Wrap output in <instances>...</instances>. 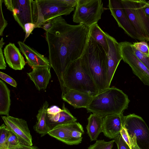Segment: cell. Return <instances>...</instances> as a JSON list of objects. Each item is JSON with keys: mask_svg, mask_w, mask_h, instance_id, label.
Here are the masks:
<instances>
[{"mask_svg": "<svg viewBox=\"0 0 149 149\" xmlns=\"http://www.w3.org/2000/svg\"><path fill=\"white\" fill-rule=\"evenodd\" d=\"M123 114H114L103 118L102 132L106 137L114 139L120 135L123 127Z\"/></svg>", "mask_w": 149, "mask_h": 149, "instance_id": "14", "label": "cell"}, {"mask_svg": "<svg viewBox=\"0 0 149 149\" xmlns=\"http://www.w3.org/2000/svg\"><path fill=\"white\" fill-rule=\"evenodd\" d=\"M119 43L122 59L130 66L133 73L145 85L149 86V70L135 54L133 44L127 41Z\"/></svg>", "mask_w": 149, "mask_h": 149, "instance_id": "9", "label": "cell"}, {"mask_svg": "<svg viewBox=\"0 0 149 149\" xmlns=\"http://www.w3.org/2000/svg\"><path fill=\"white\" fill-rule=\"evenodd\" d=\"M36 28V25L33 23H28L24 25V32L25 33V35L23 42H24L32 33L33 29Z\"/></svg>", "mask_w": 149, "mask_h": 149, "instance_id": "34", "label": "cell"}, {"mask_svg": "<svg viewBox=\"0 0 149 149\" xmlns=\"http://www.w3.org/2000/svg\"><path fill=\"white\" fill-rule=\"evenodd\" d=\"M5 125L18 138L20 143L32 146V138L26 121L10 116H1Z\"/></svg>", "mask_w": 149, "mask_h": 149, "instance_id": "11", "label": "cell"}, {"mask_svg": "<svg viewBox=\"0 0 149 149\" xmlns=\"http://www.w3.org/2000/svg\"><path fill=\"white\" fill-rule=\"evenodd\" d=\"M4 44L2 37L0 41V69L1 70L5 69L6 67L2 51V48Z\"/></svg>", "mask_w": 149, "mask_h": 149, "instance_id": "35", "label": "cell"}, {"mask_svg": "<svg viewBox=\"0 0 149 149\" xmlns=\"http://www.w3.org/2000/svg\"><path fill=\"white\" fill-rule=\"evenodd\" d=\"M130 100L122 90L114 87L99 92L93 97L86 108L88 112H92L103 118L109 115L123 114L127 109Z\"/></svg>", "mask_w": 149, "mask_h": 149, "instance_id": "3", "label": "cell"}, {"mask_svg": "<svg viewBox=\"0 0 149 149\" xmlns=\"http://www.w3.org/2000/svg\"><path fill=\"white\" fill-rule=\"evenodd\" d=\"M64 82L65 92L74 90L93 97L99 93L94 82L82 67L80 58L72 62L67 68Z\"/></svg>", "mask_w": 149, "mask_h": 149, "instance_id": "5", "label": "cell"}, {"mask_svg": "<svg viewBox=\"0 0 149 149\" xmlns=\"http://www.w3.org/2000/svg\"><path fill=\"white\" fill-rule=\"evenodd\" d=\"M3 1L7 9L13 12L14 8L12 0H4Z\"/></svg>", "mask_w": 149, "mask_h": 149, "instance_id": "39", "label": "cell"}, {"mask_svg": "<svg viewBox=\"0 0 149 149\" xmlns=\"http://www.w3.org/2000/svg\"><path fill=\"white\" fill-rule=\"evenodd\" d=\"M7 149H39V148L36 146H30L23 144L21 143L18 144L10 146Z\"/></svg>", "mask_w": 149, "mask_h": 149, "instance_id": "36", "label": "cell"}, {"mask_svg": "<svg viewBox=\"0 0 149 149\" xmlns=\"http://www.w3.org/2000/svg\"><path fill=\"white\" fill-rule=\"evenodd\" d=\"M139 40L149 42V17L143 9L145 0H120Z\"/></svg>", "mask_w": 149, "mask_h": 149, "instance_id": "6", "label": "cell"}, {"mask_svg": "<svg viewBox=\"0 0 149 149\" xmlns=\"http://www.w3.org/2000/svg\"><path fill=\"white\" fill-rule=\"evenodd\" d=\"M84 133L82 125L76 121L73 122L71 130L70 136L76 145L79 144L81 142L82 135Z\"/></svg>", "mask_w": 149, "mask_h": 149, "instance_id": "25", "label": "cell"}, {"mask_svg": "<svg viewBox=\"0 0 149 149\" xmlns=\"http://www.w3.org/2000/svg\"><path fill=\"white\" fill-rule=\"evenodd\" d=\"M0 77L2 80H4L11 86L14 87H17V84L16 81L8 75L3 72H0Z\"/></svg>", "mask_w": 149, "mask_h": 149, "instance_id": "33", "label": "cell"}, {"mask_svg": "<svg viewBox=\"0 0 149 149\" xmlns=\"http://www.w3.org/2000/svg\"><path fill=\"white\" fill-rule=\"evenodd\" d=\"M51 20L53 26L45 33L49 60L57 77L63 95L65 92L66 70L72 62L81 56L90 36V28L82 24H69L62 16Z\"/></svg>", "mask_w": 149, "mask_h": 149, "instance_id": "1", "label": "cell"}, {"mask_svg": "<svg viewBox=\"0 0 149 149\" xmlns=\"http://www.w3.org/2000/svg\"><path fill=\"white\" fill-rule=\"evenodd\" d=\"M49 104L45 101L38 111L36 116L37 122L33 127L34 130L43 136L47 134L50 129L47 126L46 121L47 110Z\"/></svg>", "mask_w": 149, "mask_h": 149, "instance_id": "22", "label": "cell"}, {"mask_svg": "<svg viewBox=\"0 0 149 149\" xmlns=\"http://www.w3.org/2000/svg\"><path fill=\"white\" fill-rule=\"evenodd\" d=\"M133 46L142 53L149 56V46L145 41L134 42Z\"/></svg>", "mask_w": 149, "mask_h": 149, "instance_id": "28", "label": "cell"}, {"mask_svg": "<svg viewBox=\"0 0 149 149\" xmlns=\"http://www.w3.org/2000/svg\"><path fill=\"white\" fill-rule=\"evenodd\" d=\"M75 7L73 22L89 27L97 23L104 10L101 0H78Z\"/></svg>", "mask_w": 149, "mask_h": 149, "instance_id": "7", "label": "cell"}, {"mask_svg": "<svg viewBox=\"0 0 149 149\" xmlns=\"http://www.w3.org/2000/svg\"><path fill=\"white\" fill-rule=\"evenodd\" d=\"M53 25V24L50 19L47 23L43 25L41 28L43 29L46 31H47L52 28Z\"/></svg>", "mask_w": 149, "mask_h": 149, "instance_id": "41", "label": "cell"}, {"mask_svg": "<svg viewBox=\"0 0 149 149\" xmlns=\"http://www.w3.org/2000/svg\"><path fill=\"white\" fill-rule=\"evenodd\" d=\"M131 149H141L137 145L135 136L130 137Z\"/></svg>", "mask_w": 149, "mask_h": 149, "instance_id": "40", "label": "cell"}, {"mask_svg": "<svg viewBox=\"0 0 149 149\" xmlns=\"http://www.w3.org/2000/svg\"><path fill=\"white\" fill-rule=\"evenodd\" d=\"M77 119L70 113L63 104L62 111L55 115L47 114L46 121L50 130L55 127L60 125L76 121Z\"/></svg>", "mask_w": 149, "mask_h": 149, "instance_id": "19", "label": "cell"}, {"mask_svg": "<svg viewBox=\"0 0 149 149\" xmlns=\"http://www.w3.org/2000/svg\"><path fill=\"white\" fill-rule=\"evenodd\" d=\"M47 66H37L32 68V70L27 73L39 91L45 89L51 77L50 68Z\"/></svg>", "mask_w": 149, "mask_h": 149, "instance_id": "17", "label": "cell"}, {"mask_svg": "<svg viewBox=\"0 0 149 149\" xmlns=\"http://www.w3.org/2000/svg\"><path fill=\"white\" fill-rule=\"evenodd\" d=\"M123 126L130 137L135 136L141 149H149V128L141 117L134 113L124 116Z\"/></svg>", "mask_w": 149, "mask_h": 149, "instance_id": "8", "label": "cell"}, {"mask_svg": "<svg viewBox=\"0 0 149 149\" xmlns=\"http://www.w3.org/2000/svg\"><path fill=\"white\" fill-rule=\"evenodd\" d=\"M80 58L82 67L93 80L99 92L110 87L107 79L106 53L90 35Z\"/></svg>", "mask_w": 149, "mask_h": 149, "instance_id": "2", "label": "cell"}, {"mask_svg": "<svg viewBox=\"0 0 149 149\" xmlns=\"http://www.w3.org/2000/svg\"><path fill=\"white\" fill-rule=\"evenodd\" d=\"M17 43L20 51L25 56L27 63L30 67L32 68L37 66L51 67L49 59L43 55L23 42L19 41Z\"/></svg>", "mask_w": 149, "mask_h": 149, "instance_id": "15", "label": "cell"}, {"mask_svg": "<svg viewBox=\"0 0 149 149\" xmlns=\"http://www.w3.org/2000/svg\"><path fill=\"white\" fill-rule=\"evenodd\" d=\"M73 122L57 125L51 130L48 134L67 145H75L76 143L70 136L71 130Z\"/></svg>", "mask_w": 149, "mask_h": 149, "instance_id": "20", "label": "cell"}, {"mask_svg": "<svg viewBox=\"0 0 149 149\" xmlns=\"http://www.w3.org/2000/svg\"><path fill=\"white\" fill-rule=\"evenodd\" d=\"M147 2V3L149 4V1H148Z\"/></svg>", "mask_w": 149, "mask_h": 149, "instance_id": "43", "label": "cell"}, {"mask_svg": "<svg viewBox=\"0 0 149 149\" xmlns=\"http://www.w3.org/2000/svg\"><path fill=\"white\" fill-rule=\"evenodd\" d=\"M109 46L107 57V79L108 85L110 86L116 69L122 57L119 43L113 37L107 33L104 32Z\"/></svg>", "mask_w": 149, "mask_h": 149, "instance_id": "12", "label": "cell"}, {"mask_svg": "<svg viewBox=\"0 0 149 149\" xmlns=\"http://www.w3.org/2000/svg\"><path fill=\"white\" fill-rule=\"evenodd\" d=\"M114 140L117 145L118 149H131L120 134Z\"/></svg>", "mask_w": 149, "mask_h": 149, "instance_id": "32", "label": "cell"}, {"mask_svg": "<svg viewBox=\"0 0 149 149\" xmlns=\"http://www.w3.org/2000/svg\"><path fill=\"white\" fill-rule=\"evenodd\" d=\"M33 23L41 28L50 20L69 15L74 9L75 0H31Z\"/></svg>", "mask_w": 149, "mask_h": 149, "instance_id": "4", "label": "cell"}, {"mask_svg": "<svg viewBox=\"0 0 149 149\" xmlns=\"http://www.w3.org/2000/svg\"><path fill=\"white\" fill-rule=\"evenodd\" d=\"M11 104L10 92L6 85L0 80V114L9 116Z\"/></svg>", "mask_w": 149, "mask_h": 149, "instance_id": "23", "label": "cell"}, {"mask_svg": "<svg viewBox=\"0 0 149 149\" xmlns=\"http://www.w3.org/2000/svg\"><path fill=\"white\" fill-rule=\"evenodd\" d=\"M3 54L6 63L9 66L15 70L23 69L25 62L19 49L14 43H9L4 49Z\"/></svg>", "mask_w": 149, "mask_h": 149, "instance_id": "16", "label": "cell"}, {"mask_svg": "<svg viewBox=\"0 0 149 149\" xmlns=\"http://www.w3.org/2000/svg\"><path fill=\"white\" fill-rule=\"evenodd\" d=\"M88 120L87 133L91 141L96 140L100 134L102 132L103 118L92 113L89 116Z\"/></svg>", "mask_w": 149, "mask_h": 149, "instance_id": "21", "label": "cell"}, {"mask_svg": "<svg viewBox=\"0 0 149 149\" xmlns=\"http://www.w3.org/2000/svg\"><path fill=\"white\" fill-rule=\"evenodd\" d=\"M132 48L136 56L149 70V56L143 54L140 52L134 47L133 45Z\"/></svg>", "mask_w": 149, "mask_h": 149, "instance_id": "29", "label": "cell"}, {"mask_svg": "<svg viewBox=\"0 0 149 149\" xmlns=\"http://www.w3.org/2000/svg\"><path fill=\"white\" fill-rule=\"evenodd\" d=\"M62 109L58 106L54 105L48 108L47 110V113L48 114L54 115L60 113Z\"/></svg>", "mask_w": 149, "mask_h": 149, "instance_id": "38", "label": "cell"}, {"mask_svg": "<svg viewBox=\"0 0 149 149\" xmlns=\"http://www.w3.org/2000/svg\"><path fill=\"white\" fill-rule=\"evenodd\" d=\"M120 134L125 141L131 148L130 138L126 129L123 126L121 131Z\"/></svg>", "mask_w": 149, "mask_h": 149, "instance_id": "37", "label": "cell"}, {"mask_svg": "<svg viewBox=\"0 0 149 149\" xmlns=\"http://www.w3.org/2000/svg\"><path fill=\"white\" fill-rule=\"evenodd\" d=\"M90 35L104 49L107 54L109 50V46L104 32L96 23L90 27Z\"/></svg>", "mask_w": 149, "mask_h": 149, "instance_id": "24", "label": "cell"}, {"mask_svg": "<svg viewBox=\"0 0 149 149\" xmlns=\"http://www.w3.org/2000/svg\"><path fill=\"white\" fill-rule=\"evenodd\" d=\"M3 0H0V36L3 35V31L6 27L8 23L3 15L2 9V3Z\"/></svg>", "mask_w": 149, "mask_h": 149, "instance_id": "30", "label": "cell"}, {"mask_svg": "<svg viewBox=\"0 0 149 149\" xmlns=\"http://www.w3.org/2000/svg\"><path fill=\"white\" fill-rule=\"evenodd\" d=\"M108 7L111 15L122 28L130 37L139 40L135 31L127 15L120 0H109Z\"/></svg>", "mask_w": 149, "mask_h": 149, "instance_id": "10", "label": "cell"}, {"mask_svg": "<svg viewBox=\"0 0 149 149\" xmlns=\"http://www.w3.org/2000/svg\"><path fill=\"white\" fill-rule=\"evenodd\" d=\"M114 142V139L109 141L104 140H97L94 144L91 145L88 149H111Z\"/></svg>", "mask_w": 149, "mask_h": 149, "instance_id": "26", "label": "cell"}, {"mask_svg": "<svg viewBox=\"0 0 149 149\" xmlns=\"http://www.w3.org/2000/svg\"><path fill=\"white\" fill-rule=\"evenodd\" d=\"M20 142L17 137L10 131V134L5 144L6 149L10 146L17 145Z\"/></svg>", "mask_w": 149, "mask_h": 149, "instance_id": "31", "label": "cell"}, {"mask_svg": "<svg viewBox=\"0 0 149 149\" xmlns=\"http://www.w3.org/2000/svg\"><path fill=\"white\" fill-rule=\"evenodd\" d=\"M10 131L4 124L0 127V149H7L5 144Z\"/></svg>", "mask_w": 149, "mask_h": 149, "instance_id": "27", "label": "cell"}, {"mask_svg": "<svg viewBox=\"0 0 149 149\" xmlns=\"http://www.w3.org/2000/svg\"><path fill=\"white\" fill-rule=\"evenodd\" d=\"M93 97L86 94L72 90H67L65 94L61 96L63 100L74 108H86Z\"/></svg>", "mask_w": 149, "mask_h": 149, "instance_id": "18", "label": "cell"}, {"mask_svg": "<svg viewBox=\"0 0 149 149\" xmlns=\"http://www.w3.org/2000/svg\"><path fill=\"white\" fill-rule=\"evenodd\" d=\"M143 9L145 14L149 17V4L146 0L144 3Z\"/></svg>", "mask_w": 149, "mask_h": 149, "instance_id": "42", "label": "cell"}, {"mask_svg": "<svg viewBox=\"0 0 149 149\" xmlns=\"http://www.w3.org/2000/svg\"><path fill=\"white\" fill-rule=\"evenodd\" d=\"M14 8L13 15L24 32V25L33 23L31 0H12Z\"/></svg>", "mask_w": 149, "mask_h": 149, "instance_id": "13", "label": "cell"}]
</instances>
